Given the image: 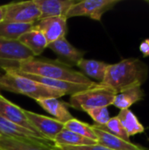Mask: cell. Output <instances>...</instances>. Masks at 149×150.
<instances>
[{
  "mask_svg": "<svg viewBox=\"0 0 149 150\" xmlns=\"http://www.w3.org/2000/svg\"><path fill=\"white\" fill-rule=\"evenodd\" d=\"M15 69L45 78L67 81L75 83L86 85H96L97 83V82L90 80L79 70L72 69L71 66L59 60L51 61L36 59L34 57L20 62L18 68Z\"/></svg>",
  "mask_w": 149,
  "mask_h": 150,
  "instance_id": "1",
  "label": "cell"
},
{
  "mask_svg": "<svg viewBox=\"0 0 149 150\" xmlns=\"http://www.w3.org/2000/svg\"><path fill=\"white\" fill-rule=\"evenodd\" d=\"M148 76V66L137 58L124 59L109 64L101 83L113 89L117 93L133 86H141Z\"/></svg>",
  "mask_w": 149,
  "mask_h": 150,
  "instance_id": "2",
  "label": "cell"
},
{
  "mask_svg": "<svg viewBox=\"0 0 149 150\" xmlns=\"http://www.w3.org/2000/svg\"><path fill=\"white\" fill-rule=\"evenodd\" d=\"M0 90L27 96L39 100L47 98H61L64 95L30 78L19 76L12 71H4L0 75Z\"/></svg>",
  "mask_w": 149,
  "mask_h": 150,
  "instance_id": "3",
  "label": "cell"
},
{
  "mask_svg": "<svg viewBox=\"0 0 149 150\" xmlns=\"http://www.w3.org/2000/svg\"><path fill=\"white\" fill-rule=\"evenodd\" d=\"M116 94L113 89L98 83L96 86L70 96L68 105L85 112L94 108L108 107L112 105Z\"/></svg>",
  "mask_w": 149,
  "mask_h": 150,
  "instance_id": "4",
  "label": "cell"
},
{
  "mask_svg": "<svg viewBox=\"0 0 149 150\" xmlns=\"http://www.w3.org/2000/svg\"><path fill=\"white\" fill-rule=\"evenodd\" d=\"M34 57L32 51L18 40L0 38V68L3 70L18 69L20 62Z\"/></svg>",
  "mask_w": 149,
  "mask_h": 150,
  "instance_id": "5",
  "label": "cell"
},
{
  "mask_svg": "<svg viewBox=\"0 0 149 150\" xmlns=\"http://www.w3.org/2000/svg\"><path fill=\"white\" fill-rule=\"evenodd\" d=\"M120 0H83L74 4L66 14V18L73 17H89L100 21L103 15L113 9Z\"/></svg>",
  "mask_w": 149,
  "mask_h": 150,
  "instance_id": "6",
  "label": "cell"
},
{
  "mask_svg": "<svg viewBox=\"0 0 149 150\" xmlns=\"http://www.w3.org/2000/svg\"><path fill=\"white\" fill-rule=\"evenodd\" d=\"M40 11L35 0L13 2L6 4V21L35 23L40 19Z\"/></svg>",
  "mask_w": 149,
  "mask_h": 150,
  "instance_id": "7",
  "label": "cell"
},
{
  "mask_svg": "<svg viewBox=\"0 0 149 150\" xmlns=\"http://www.w3.org/2000/svg\"><path fill=\"white\" fill-rule=\"evenodd\" d=\"M25 115L34 129L45 139L54 142L57 134L64 128L63 122L45 115L25 110Z\"/></svg>",
  "mask_w": 149,
  "mask_h": 150,
  "instance_id": "8",
  "label": "cell"
},
{
  "mask_svg": "<svg viewBox=\"0 0 149 150\" xmlns=\"http://www.w3.org/2000/svg\"><path fill=\"white\" fill-rule=\"evenodd\" d=\"M4 71H12L19 76L30 78L35 82H38L48 88L54 89L55 91H58L59 92L62 93L64 96L65 95H74L76 93L83 91L90 87L96 86V85H86V84H81V83H70V82H67V81H61V80H54V79H50V78H45V77H41V76H34V75H31V74H27L25 72H22L20 70L18 69H5Z\"/></svg>",
  "mask_w": 149,
  "mask_h": 150,
  "instance_id": "9",
  "label": "cell"
},
{
  "mask_svg": "<svg viewBox=\"0 0 149 150\" xmlns=\"http://www.w3.org/2000/svg\"><path fill=\"white\" fill-rule=\"evenodd\" d=\"M67 20L65 16L46 18L35 22L33 28L40 31L45 35L49 44L65 38L68 32Z\"/></svg>",
  "mask_w": 149,
  "mask_h": 150,
  "instance_id": "10",
  "label": "cell"
},
{
  "mask_svg": "<svg viewBox=\"0 0 149 150\" xmlns=\"http://www.w3.org/2000/svg\"><path fill=\"white\" fill-rule=\"evenodd\" d=\"M50 142L40 139L0 136V149L3 150H58Z\"/></svg>",
  "mask_w": 149,
  "mask_h": 150,
  "instance_id": "11",
  "label": "cell"
},
{
  "mask_svg": "<svg viewBox=\"0 0 149 150\" xmlns=\"http://www.w3.org/2000/svg\"><path fill=\"white\" fill-rule=\"evenodd\" d=\"M0 116L15 124L25 127L36 134H39L28 120L25 110L19 107L18 105L13 104L12 102L9 101L1 93H0Z\"/></svg>",
  "mask_w": 149,
  "mask_h": 150,
  "instance_id": "12",
  "label": "cell"
},
{
  "mask_svg": "<svg viewBox=\"0 0 149 150\" xmlns=\"http://www.w3.org/2000/svg\"><path fill=\"white\" fill-rule=\"evenodd\" d=\"M47 47L55 53L60 58L65 60L64 63L68 64L69 66L76 65V63L82 60L85 54L84 51H82L70 44L66 37L49 43Z\"/></svg>",
  "mask_w": 149,
  "mask_h": 150,
  "instance_id": "13",
  "label": "cell"
},
{
  "mask_svg": "<svg viewBox=\"0 0 149 150\" xmlns=\"http://www.w3.org/2000/svg\"><path fill=\"white\" fill-rule=\"evenodd\" d=\"M40 11V19L66 16L69 9L76 4V0H35Z\"/></svg>",
  "mask_w": 149,
  "mask_h": 150,
  "instance_id": "14",
  "label": "cell"
},
{
  "mask_svg": "<svg viewBox=\"0 0 149 150\" xmlns=\"http://www.w3.org/2000/svg\"><path fill=\"white\" fill-rule=\"evenodd\" d=\"M36 102L41 108H43L46 112L53 115L61 122L66 123L74 118L68 110V104L61 101L59 98H47L36 100Z\"/></svg>",
  "mask_w": 149,
  "mask_h": 150,
  "instance_id": "15",
  "label": "cell"
},
{
  "mask_svg": "<svg viewBox=\"0 0 149 150\" xmlns=\"http://www.w3.org/2000/svg\"><path fill=\"white\" fill-rule=\"evenodd\" d=\"M97 138V144L108 148L112 150H140L141 147H139L130 142L124 141L106 131L97 128L94 125H91Z\"/></svg>",
  "mask_w": 149,
  "mask_h": 150,
  "instance_id": "16",
  "label": "cell"
},
{
  "mask_svg": "<svg viewBox=\"0 0 149 150\" xmlns=\"http://www.w3.org/2000/svg\"><path fill=\"white\" fill-rule=\"evenodd\" d=\"M0 136L11 138H26L47 140L39 134H36L25 127L15 124L0 116Z\"/></svg>",
  "mask_w": 149,
  "mask_h": 150,
  "instance_id": "17",
  "label": "cell"
},
{
  "mask_svg": "<svg viewBox=\"0 0 149 150\" xmlns=\"http://www.w3.org/2000/svg\"><path fill=\"white\" fill-rule=\"evenodd\" d=\"M76 66L79 68L80 72L90 80L95 79L97 83H102L109 64L97 60L83 58L76 63Z\"/></svg>",
  "mask_w": 149,
  "mask_h": 150,
  "instance_id": "18",
  "label": "cell"
},
{
  "mask_svg": "<svg viewBox=\"0 0 149 150\" xmlns=\"http://www.w3.org/2000/svg\"><path fill=\"white\" fill-rule=\"evenodd\" d=\"M144 92L141 86H133L118 92L115 96L112 105L121 110L129 109L135 103L142 100Z\"/></svg>",
  "mask_w": 149,
  "mask_h": 150,
  "instance_id": "19",
  "label": "cell"
},
{
  "mask_svg": "<svg viewBox=\"0 0 149 150\" xmlns=\"http://www.w3.org/2000/svg\"><path fill=\"white\" fill-rule=\"evenodd\" d=\"M18 40L30 49L34 56L40 55L48 46L45 35L40 31L34 28L19 37Z\"/></svg>",
  "mask_w": 149,
  "mask_h": 150,
  "instance_id": "20",
  "label": "cell"
},
{
  "mask_svg": "<svg viewBox=\"0 0 149 150\" xmlns=\"http://www.w3.org/2000/svg\"><path fill=\"white\" fill-rule=\"evenodd\" d=\"M97 142L83 137L78 134L63 128L55 137L54 141V147H78L95 145Z\"/></svg>",
  "mask_w": 149,
  "mask_h": 150,
  "instance_id": "21",
  "label": "cell"
},
{
  "mask_svg": "<svg viewBox=\"0 0 149 150\" xmlns=\"http://www.w3.org/2000/svg\"><path fill=\"white\" fill-rule=\"evenodd\" d=\"M34 23H18L4 20L0 23V38L18 40L25 33L33 29Z\"/></svg>",
  "mask_w": 149,
  "mask_h": 150,
  "instance_id": "22",
  "label": "cell"
},
{
  "mask_svg": "<svg viewBox=\"0 0 149 150\" xmlns=\"http://www.w3.org/2000/svg\"><path fill=\"white\" fill-rule=\"evenodd\" d=\"M117 117L129 137L144 133L145 128L143 125L140 122L138 118L131 110H121Z\"/></svg>",
  "mask_w": 149,
  "mask_h": 150,
  "instance_id": "23",
  "label": "cell"
},
{
  "mask_svg": "<svg viewBox=\"0 0 149 150\" xmlns=\"http://www.w3.org/2000/svg\"><path fill=\"white\" fill-rule=\"evenodd\" d=\"M64 128L97 142V135H96L91 125H90L88 123L83 122L77 119L73 118L72 120H68V122H66L64 124Z\"/></svg>",
  "mask_w": 149,
  "mask_h": 150,
  "instance_id": "24",
  "label": "cell"
},
{
  "mask_svg": "<svg viewBox=\"0 0 149 150\" xmlns=\"http://www.w3.org/2000/svg\"><path fill=\"white\" fill-rule=\"evenodd\" d=\"M95 127H97V128L99 129H102L104 131H106L124 141H126V142H130L129 139L130 137L128 136V134H126V130L124 129V127H122L119 120L118 119L117 116L115 117H112L109 120V121L105 125V126H97V125H95Z\"/></svg>",
  "mask_w": 149,
  "mask_h": 150,
  "instance_id": "25",
  "label": "cell"
},
{
  "mask_svg": "<svg viewBox=\"0 0 149 150\" xmlns=\"http://www.w3.org/2000/svg\"><path fill=\"white\" fill-rule=\"evenodd\" d=\"M88 115L95 121V125L105 126L111 119L107 107H98L86 112Z\"/></svg>",
  "mask_w": 149,
  "mask_h": 150,
  "instance_id": "26",
  "label": "cell"
},
{
  "mask_svg": "<svg viewBox=\"0 0 149 150\" xmlns=\"http://www.w3.org/2000/svg\"><path fill=\"white\" fill-rule=\"evenodd\" d=\"M58 150H112L108 148L103 147L99 144L90 146H78V147H55Z\"/></svg>",
  "mask_w": 149,
  "mask_h": 150,
  "instance_id": "27",
  "label": "cell"
},
{
  "mask_svg": "<svg viewBox=\"0 0 149 150\" xmlns=\"http://www.w3.org/2000/svg\"><path fill=\"white\" fill-rule=\"evenodd\" d=\"M140 51L145 57L149 56V39L144 40L140 45Z\"/></svg>",
  "mask_w": 149,
  "mask_h": 150,
  "instance_id": "28",
  "label": "cell"
},
{
  "mask_svg": "<svg viewBox=\"0 0 149 150\" xmlns=\"http://www.w3.org/2000/svg\"><path fill=\"white\" fill-rule=\"evenodd\" d=\"M5 13H6V4L5 5H0V23L4 20Z\"/></svg>",
  "mask_w": 149,
  "mask_h": 150,
  "instance_id": "29",
  "label": "cell"
},
{
  "mask_svg": "<svg viewBox=\"0 0 149 150\" xmlns=\"http://www.w3.org/2000/svg\"><path fill=\"white\" fill-rule=\"evenodd\" d=\"M140 150H146V149H145L144 148H141V149H140Z\"/></svg>",
  "mask_w": 149,
  "mask_h": 150,
  "instance_id": "30",
  "label": "cell"
},
{
  "mask_svg": "<svg viewBox=\"0 0 149 150\" xmlns=\"http://www.w3.org/2000/svg\"><path fill=\"white\" fill-rule=\"evenodd\" d=\"M146 2H147V3H148V4H149V0H147Z\"/></svg>",
  "mask_w": 149,
  "mask_h": 150,
  "instance_id": "31",
  "label": "cell"
},
{
  "mask_svg": "<svg viewBox=\"0 0 149 150\" xmlns=\"http://www.w3.org/2000/svg\"><path fill=\"white\" fill-rule=\"evenodd\" d=\"M0 150H3V149H0Z\"/></svg>",
  "mask_w": 149,
  "mask_h": 150,
  "instance_id": "32",
  "label": "cell"
}]
</instances>
